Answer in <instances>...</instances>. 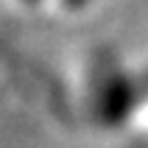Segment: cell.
I'll list each match as a JSON object with an SVG mask.
<instances>
[{"label": "cell", "instance_id": "6da1fadb", "mask_svg": "<svg viewBox=\"0 0 148 148\" xmlns=\"http://www.w3.org/2000/svg\"><path fill=\"white\" fill-rule=\"evenodd\" d=\"M143 95H145V84L115 62L98 67L92 78V109L95 117L109 129L123 126L137 112Z\"/></svg>", "mask_w": 148, "mask_h": 148}, {"label": "cell", "instance_id": "7a4b0ae2", "mask_svg": "<svg viewBox=\"0 0 148 148\" xmlns=\"http://www.w3.org/2000/svg\"><path fill=\"white\" fill-rule=\"evenodd\" d=\"M92 0H62V6L64 8H70V11H78V8H84V6H90Z\"/></svg>", "mask_w": 148, "mask_h": 148}, {"label": "cell", "instance_id": "3957f363", "mask_svg": "<svg viewBox=\"0 0 148 148\" xmlns=\"http://www.w3.org/2000/svg\"><path fill=\"white\" fill-rule=\"evenodd\" d=\"M20 3H25V6H39L42 0H20Z\"/></svg>", "mask_w": 148, "mask_h": 148}]
</instances>
